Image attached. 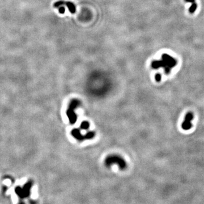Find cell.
Masks as SVG:
<instances>
[{"label": "cell", "mask_w": 204, "mask_h": 204, "mask_svg": "<svg viewBox=\"0 0 204 204\" xmlns=\"http://www.w3.org/2000/svg\"><path fill=\"white\" fill-rule=\"evenodd\" d=\"M176 64L177 61L174 58L166 53H164L162 55L161 60H154L152 62L151 67L155 69L163 68L165 69V73L169 74L171 70L175 66Z\"/></svg>", "instance_id": "cell-1"}, {"label": "cell", "mask_w": 204, "mask_h": 204, "mask_svg": "<svg viewBox=\"0 0 204 204\" xmlns=\"http://www.w3.org/2000/svg\"><path fill=\"white\" fill-rule=\"evenodd\" d=\"M105 165L109 167L113 165H116L118 166L119 168L124 170L126 167V163L123 158L118 155H110L106 157L104 161Z\"/></svg>", "instance_id": "cell-2"}, {"label": "cell", "mask_w": 204, "mask_h": 204, "mask_svg": "<svg viewBox=\"0 0 204 204\" xmlns=\"http://www.w3.org/2000/svg\"><path fill=\"white\" fill-rule=\"evenodd\" d=\"M81 104V102L77 99H72L69 104L66 111V115L71 124H74L77 120V116L76 114L75 110Z\"/></svg>", "instance_id": "cell-3"}, {"label": "cell", "mask_w": 204, "mask_h": 204, "mask_svg": "<svg viewBox=\"0 0 204 204\" xmlns=\"http://www.w3.org/2000/svg\"><path fill=\"white\" fill-rule=\"evenodd\" d=\"M71 134L75 139H76L78 141H83L86 140L93 139L95 136V133L94 131H90L88 132L85 135H84L81 133L80 129L75 128L72 130Z\"/></svg>", "instance_id": "cell-4"}, {"label": "cell", "mask_w": 204, "mask_h": 204, "mask_svg": "<svg viewBox=\"0 0 204 204\" xmlns=\"http://www.w3.org/2000/svg\"><path fill=\"white\" fill-rule=\"evenodd\" d=\"M32 182L31 181H30L27 183L23 188L17 187L15 190V192L16 194L21 199L27 197L30 194V190L32 187Z\"/></svg>", "instance_id": "cell-5"}, {"label": "cell", "mask_w": 204, "mask_h": 204, "mask_svg": "<svg viewBox=\"0 0 204 204\" xmlns=\"http://www.w3.org/2000/svg\"><path fill=\"white\" fill-rule=\"evenodd\" d=\"M63 5H65L68 7L69 11L72 13V14H74L76 13V6L75 5L70 2V1H63V0H61V1H59L56 2H55L53 5V6L55 7H57L59 8L60 6H63Z\"/></svg>", "instance_id": "cell-6"}, {"label": "cell", "mask_w": 204, "mask_h": 204, "mask_svg": "<svg viewBox=\"0 0 204 204\" xmlns=\"http://www.w3.org/2000/svg\"><path fill=\"white\" fill-rule=\"evenodd\" d=\"M193 118V115L192 113H188L185 117V120L182 124V128L184 130H189L192 127V120Z\"/></svg>", "instance_id": "cell-7"}, {"label": "cell", "mask_w": 204, "mask_h": 204, "mask_svg": "<svg viewBox=\"0 0 204 204\" xmlns=\"http://www.w3.org/2000/svg\"><path fill=\"white\" fill-rule=\"evenodd\" d=\"M90 127V123L88 121H84L80 125V128L82 130H87Z\"/></svg>", "instance_id": "cell-8"}, {"label": "cell", "mask_w": 204, "mask_h": 204, "mask_svg": "<svg viewBox=\"0 0 204 204\" xmlns=\"http://www.w3.org/2000/svg\"><path fill=\"white\" fill-rule=\"evenodd\" d=\"M197 3L196 2L192 3V5L191 6V7H190V9H189L190 12L191 13H193L196 11V9H197Z\"/></svg>", "instance_id": "cell-9"}, {"label": "cell", "mask_w": 204, "mask_h": 204, "mask_svg": "<svg viewBox=\"0 0 204 204\" xmlns=\"http://www.w3.org/2000/svg\"><path fill=\"white\" fill-rule=\"evenodd\" d=\"M59 11L60 13H61V14H64V13H65V7H63V6H60V7H59Z\"/></svg>", "instance_id": "cell-10"}, {"label": "cell", "mask_w": 204, "mask_h": 204, "mask_svg": "<svg viewBox=\"0 0 204 204\" xmlns=\"http://www.w3.org/2000/svg\"><path fill=\"white\" fill-rule=\"evenodd\" d=\"M155 80L158 82H159L161 80V76L160 74H157L155 75Z\"/></svg>", "instance_id": "cell-11"}, {"label": "cell", "mask_w": 204, "mask_h": 204, "mask_svg": "<svg viewBox=\"0 0 204 204\" xmlns=\"http://www.w3.org/2000/svg\"><path fill=\"white\" fill-rule=\"evenodd\" d=\"M186 2H190V3H193V2H195V0H185Z\"/></svg>", "instance_id": "cell-12"}, {"label": "cell", "mask_w": 204, "mask_h": 204, "mask_svg": "<svg viewBox=\"0 0 204 204\" xmlns=\"http://www.w3.org/2000/svg\"><path fill=\"white\" fill-rule=\"evenodd\" d=\"M19 204H24L23 203H20Z\"/></svg>", "instance_id": "cell-13"}]
</instances>
